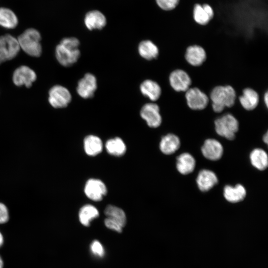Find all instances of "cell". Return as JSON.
<instances>
[{"mask_svg": "<svg viewBox=\"0 0 268 268\" xmlns=\"http://www.w3.org/2000/svg\"><path fill=\"white\" fill-rule=\"evenodd\" d=\"M140 114L150 128H158L162 124V117L160 107L157 103L151 102L145 104L141 108Z\"/></svg>", "mask_w": 268, "mask_h": 268, "instance_id": "cell-8", "label": "cell"}, {"mask_svg": "<svg viewBox=\"0 0 268 268\" xmlns=\"http://www.w3.org/2000/svg\"><path fill=\"white\" fill-rule=\"evenodd\" d=\"M263 102L267 107L268 108V91L266 92L263 98Z\"/></svg>", "mask_w": 268, "mask_h": 268, "instance_id": "cell-35", "label": "cell"}, {"mask_svg": "<svg viewBox=\"0 0 268 268\" xmlns=\"http://www.w3.org/2000/svg\"><path fill=\"white\" fill-rule=\"evenodd\" d=\"M20 48L17 39L7 34L0 36V65L14 59Z\"/></svg>", "mask_w": 268, "mask_h": 268, "instance_id": "cell-5", "label": "cell"}, {"mask_svg": "<svg viewBox=\"0 0 268 268\" xmlns=\"http://www.w3.org/2000/svg\"><path fill=\"white\" fill-rule=\"evenodd\" d=\"M3 265H4V263H3V260L2 258L1 257V256H0V268H3Z\"/></svg>", "mask_w": 268, "mask_h": 268, "instance_id": "cell-38", "label": "cell"}, {"mask_svg": "<svg viewBox=\"0 0 268 268\" xmlns=\"http://www.w3.org/2000/svg\"><path fill=\"white\" fill-rule=\"evenodd\" d=\"M20 48L27 55L39 57L42 52L40 43L41 36L34 28H28L21 33L17 38Z\"/></svg>", "mask_w": 268, "mask_h": 268, "instance_id": "cell-4", "label": "cell"}, {"mask_svg": "<svg viewBox=\"0 0 268 268\" xmlns=\"http://www.w3.org/2000/svg\"><path fill=\"white\" fill-rule=\"evenodd\" d=\"M104 213L107 218L118 222L122 227H124L126 225V215L121 208L114 205H109L106 207Z\"/></svg>", "mask_w": 268, "mask_h": 268, "instance_id": "cell-28", "label": "cell"}, {"mask_svg": "<svg viewBox=\"0 0 268 268\" xmlns=\"http://www.w3.org/2000/svg\"><path fill=\"white\" fill-rule=\"evenodd\" d=\"M84 23L89 30L101 29L106 25V19L99 11L92 10L86 14Z\"/></svg>", "mask_w": 268, "mask_h": 268, "instance_id": "cell-19", "label": "cell"}, {"mask_svg": "<svg viewBox=\"0 0 268 268\" xmlns=\"http://www.w3.org/2000/svg\"><path fill=\"white\" fill-rule=\"evenodd\" d=\"M4 242V238L2 233L0 231V248L2 246Z\"/></svg>", "mask_w": 268, "mask_h": 268, "instance_id": "cell-37", "label": "cell"}, {"mask_svg": "<svg viewBox=\"0 0 268 268\" xmlns=\"http://www.w3.org/2000/svg\"><path fill=\"white\" fill-rule=\"evenodd\" d=\"M201 152L206 159L216 161L221 158L223 153V148L217 140L208 138L204 141L201 147Z\"/></svg>", "mask_w": 268, "mask_h": 268, "instance_id": "cell-13", "label": "cell"}, {"mask_svg": "<svg viewBox=\"0 0 268 268\" xmlns=\"http://www.w3.org/2000/svg\"><path fill=\"white\" fill-rule=\"evenodd\" d=\"M16 15L10 9L0 7V26L8 29L15 28L18 25Z\"/></svg>", "mask_w": 268, "mask_h": 268, "instance_id": "cell-24", "label": "cell"}, {"mask_svg": "<svg viewBox=\"0 0 268 268\" xmlns=\"http://www.w3.org/2000/svg\"><path fill=\"white\" fill-rule=\"evenodd\" d=\"M79 46V41L76 38L63 39L55 49V56L58 62L64 67L73 65L80 57Z\"/></svg>", "mask_w": 268, "mask_h": 268, "instance_id": "cell-2", "label": "cell"}, {"mask_svg": "<svg viewBox=\"0 0 268 268\" xmlns=\"http://www.w3.org/2000/svg\"><path fill=\"white\" fill-rule=\"evenodd\" d=\"M83 146L85 153L92 156L98 154L103 149L101 139L94 135H89L85 137Z\"/></svg>", "mask_w": 268, "mask_h": 268, "instance_id": "cell-23", "label": "cell"}, {"mask_svg": "<svg viewBox=\"0 0 268 268\" xmlns=\"http://www.w3.org/2000/svg\"><path fill=\"white\" fill-rule=\"evenodd\" d=\"M238 99L242 108L247 111L256 109L260 101L259 94L249 87L243 90L242 94L238 97Z\"/></svg>", "mask_w": 268, "mask_h": 268, "instance_id": "cell-15", "label": "cell"}, {"mask_svg": "<svg viewBox=\"0 0 268 268\" xmlns=\"http://www.w3.org/2000/svg\"><path fill=\"white\" fill-rule=\"evenodd\" d=\"M180 140L173 134H168L161 139L159 147L162 153L170 155L175 152L180 146Z\"/></svg>", "mask_w": 268, "mask_h": 268, "instance_id": "cell-18", "label": "cell"}, {"mask_svg": "<svg viewBox=\"0 0 268 268\" xmlns=\"http://www.w3.org/2000/svg\"><path fill=\"white\" fill-rule=\"evenodd\" d=\"M97 87L96 77L90 73H87L78 82L76 91L81 97L87 99L93 96Z\"/></svg>", "mask_w": 268, "mask_h": 268, "instance_id": "cell-11", "label": "cell"}, {"mask_svg": "<svg viewBox=\"0 0 268 268\" xmlns=\"http://www.w3.org/2000/svg\"><path fill=\"white\" fill-rule=\"evenodd\" d=\"M48 101L55 108L66 107L71 100V95L69 90L65 87L56 85L49 91Z\"/></svg>", "mask_w": 268, "mask_h": 268, "instance_id": "cell-6", "label": "cell"}, {"mask_svg": "<svg viewBox=\"0 0 268 268\" xmlns=\"http://www.w3.org/2000/svg\"><path fill=\"white\" fill-rule=\"evenodd\" d=\"M9 219V213L7 206L0 202V224L6 223Z\"/></svg>", "mask_w": 268, "mask_h": 268, "instance_id": "cell-32", "label": "cell"}, {"mask_svg": "<svg viewBox=\"0 0 268 268\" xmlns=\"http://www.w3.org/2000/svg\"><path fill=\"white\" fill-rule=\"evenodd\" d=\"M105 147L108 153L116 156H122L126 151L125 143L118 137L108 140L105 144Z\"/></svg>", "mask_w": 268, "mask_h": 268, "instance_id": "cell-27", "label": "cell"}, {"mask_svg": "<svg viewBox=\"0 0 268 268\" xmlns=\"http://www.w3.org/2000/svg\"><path fill=\"white\" fill-rule=\"evenodd\" d=\"M90 251L96 257L102 258L105 255V249L102 244L98 240H94L90 246Z\"/></svg>", "mask_w": 268, "mask_h": 268, "instance_id": "cell-30", "label": "cell"}, {"mask_svg": "<svg viewBox=\"0 0 268 268\" xmlns=\"http://www.w3.org/2000/svg\"><path fill=\"white\" fill-rule=\"evenodd\" d=\"M141 93L148 97L151 101H158L162 94V89L160 84L152 79L143 81L140 85Z\"/></svg>", "mask_w": 268, "mask_h": 268, "instance_id": "cell-17", "label": "cell"}, {"mask_svg": "<svg viewBox=\"0 0 268 268\" xmlns=\"http://www.w3.org/2000/svg\"><path fill=\"white\" fill-rule=\"evenodd\" d=\"M252 165L259 170H264L268 165V157L267 152L261 148H255L250 154Z\"/></svg>", "mask_w": 268, "mask_h": 268, "instance_id": "cell-25", "label": "cell"}, {"mask_svg": "<svg viewBox=\"0 0 268 268\" xmlns=\"http://www.w3.org/2000/svg\"><path fill=\"white\" fill-rule=\"evenodd\" d=\"M216 174L211 170L203 169L198 174L197 183L199 189L202 192H207L218 183Z\"/></svg>", "mask_w": 268, "mask_h": 268, "instance_id": "cell-16", "label": "cell"}, {"mask_svg": "<svg viewBox=\"0 0 268 268\" xmlns=\"http://www.w3.org/2000/svg\"><path fill=\"white\" fill-rule=\"evenodd\" d=\"M180 0H156L158 5L165 10H170L175 8Z\"/></svg>", "mask_w": 268, "mask_h": 268, "instance_id": "cell-31", "label": "cell"}, {"mask_svg": "<svg viewBox=\"0 0 268 268\" xmlns=\"http://www.w3.org/2000/svg\"><path fill=\"white\" fill-rule=\"evenodd\" d=\"M84 193L89 199L94 201H100L107 194V188L102 181L90 179L85 184Z\"/></svg>", "mask_w": 268, "mask_h": 268, "instance_id": "cell-12", "label": "cell"}, {"mask_svg": "<svg viewBox=\"0 0 268 268\" xmlns=\"http://www.w3.org/2000/svg\"><path fill=\"white\" fill-rule=\"evenodd\" d=\"M232 107L226 108L224 112L214 121V130L216 133L228 140L235 138L236 134L240 128L238 120L232 114Z\"/></svg>", "mask_w": 268, "mask_h": 268, "instance_id": "cell-3", "label": "cell"}, {"mask_svg": "<svg viewBox=\"0 0 268 268\" xmlns=\"http://www.w3.org/2000/svg\"><path fill=\"white\" fill-rule=\"evenodd\" d=\"M98 209L91 204H86L80 209L78 218L80 222L85 226H89L91 221L99 216Z\"/></svg>", "mask_w": 268, "mask_h": 268, "instance_id": "cell-26", "label": "cell"}, {"mask_svg": "<svg viewBox=\"0 0 268 268\" xmlns=\"http://www.w3.org/2000/svg\"><path fill=\"white\" fill-rule=\"evenodd\" d=\"M171 87L176 92H185L192 86V80L184 70L177 69L172 71L169 76Z\"/></svg>", "mask_w": 268, "mask_h": 268, "instance_id": "cell-9", "label": "cell"}, {"mask_svg": "<svg viewBox=\"0 0 268 268\" xmlns=\"http://www.w3.org/2000/svg\"><path fill=\"white\" fill-rule=\"evenodd\" d=\"M263 141L266 143H268V132L267 131L266 133L264 134L263 137Z\"/></svg>", "mask_w": 268, "mask_h": 268, "instance_id": "cell-36", "label": "cell"}, {"mask_svg": "<svg viewBox=\"0 0 268 268\" xmlns=\"http://www.w3.org/2000/svg\"><path fill=\"white\" fill-rule=\"evenodd\" d=\"M193 13L195 21L200 25H206L212 19L201 4H196L195 5Z\"/></svg>", "mask_w": 268, "mask_h": 268, "instance_id": "cell-29", "label": "cell"}, {"mask_svg": "<svg viewBox=\"0 0 268 268\" xmlns=\"http://www.w3.org/2000/svg\"><path fill=\"white\" fill-rule=\"evenodd\" d=\"M36 79L35 72L26 66H21L16 68L12 75V81L17 86L30 87Z\"/></svg>", "mask_w": 268, "mask_h": 268, "instance_id": "cell-10", "label": "cell"}, {"mask_svg": "<svg viewBox=\"0 0 268 268\" xmlns=\"http://www.w3.org/2000/svg\"><path fill=\"white\" fill-rule=\"evenodd\" d=\"M202 7L205 9V10L206 11L207 14L210 16V17L212 18L213 17V11L211 7L207 4H204L202 5Z\"/></svg>", "mask_w": 268, "mask_h": 268, "instance_id": "cell-34", "label": "cell"}, {"mask_svg": "<svg viewBox=\"0 0 268 268\" xmlns=\"http://www.w3.org/2000/svg\"><path fill=\"white\" fill-rule=\"evenodd\" d=\"M223 195L225 199L229 202L236 203L244 199L246 191L241 184H237L234 187L227 185L224 188Z\"/></svg>", "mask_w": 268, "mask_h": 268, "instance_id": "cell-20", "label": "cell"}, {"mask_svg": "<svg viewBox=\"0 0 268 268\" xmlns=\"http://www.w3.org/2000/svg\"><path fill=\"white\" fill-rule=\"evenodd\" d=\"M186 62L193 67H200L206 59V54L204 49L197 45L188 47L185 53Z\"/></svg>", "mask_w": 268, "mask_h": 268, "instance_id": "cell-14", "label": "cell"}, {"mask_svg": "<svg viewBox=\"0 0 268 268\" xmlns=\"http://www.w3.org/2000/svg\"><path fill=\"white\" fill-rule=\"evenodd\" d=\"M195 166L196 160L189 153H183L177 158V169L183 175L192 173L194 170Z\"/></svg>", "mask_w": 268, "mask_h": 268, "instance_id": "cell-22", "label": "cell"}, {"mask_svg": "<svg viewBox=\"0 0 268 268\" xmlns=\"http://www.w3.org/2000/svg\"><path fill=\"white\" fill-rule=\"evenodd\" d=\"M138 51L141 57L148 61L157 59L160 52L158 47L149 40L142 41L139 44Z\"/></svg>", "mask_w": 268, "mask_h": 268, "instance_id": "cell-21", "label": "cell"}, {"mask_svg": "<svg viewBox=\"0 0 268 268\" xmlns=\"http://www.w3.org/2000/svg\"><path fill=\"white\" fill-rule=\"evenodd\" d=\"M104 223L105 226L110 229L115 231L117 232L121 233L122 231V227L118 222L109 218H106L104 220Z\"/></svg>", "mask_w": 268, "mask_h": 268, "instance_id": "cell-33", "label": "cell"}, {"mask_svg": "<svg viewBox=\"0 0 268 268\" xmlns=\"http://www.w3.org/2000/svg\"><path fill=\"white\" fill-rule=\"evenodd\" d=\"M186 103L189 108L200 111L204 109L209 102L208 96L197 87H191L185 92Z\"/></svg>", "mask_w": 268, "mask_h": 268, "instance_id": "cell-7", "label": "cell"}, {"mask_svg": "<svg viewBox=\"0 0 268 268\" xmlns=\"http://www.w3.org/2000/svg\"><path fill=\"white\" fill-rule=\"evenodd\" d=\"M209 98L212 110L216 113H221L226 108L232 107L238 99L235 90L230 85L214 87Z\"/></svg>", "mask_w": 268, "mask_h": 268, "instance_id": "cell-1", "label": "cell"}]
</instances>
